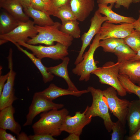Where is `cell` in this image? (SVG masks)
<instances>
[{"mask_svg":"<svg viewBox=\"0 0 140 140\" xmlns=\"http://www.w3.org/2000/svg\"><path fill=\"white\" fill-rule=\"evenodd\" d=\"M89 92L87 90L74 91L59 87L54 83L50 84L47 88L39 92L40 94L46 99L52 101L61 96L72 95L77 97Z\"/></svg>","mask_w":140,"mask_h":140,"instance_id":"17","label":"cell"},{"mask_svg":"<svg viewBox=\"0 0 140 140\" xmlns=\"http://www.w3.org/2000/svg\"><path fill=\"white\" fill-rule=\"evenodd\" d=\"M33 21L29 20L26 22H20L18 25L10 32L0 34V39L10 41L14 44L19 41L26 42L38 34Z\"/></svg>","mask_w":140,"mask_h":140,"instance_id":"9","label":"cell"},{"mask_svg":"<svg viewBox=\"0 0 140 140\" xmlns=\"http://www.w3.org/2000/svg\"><path fill=\"white\" fill-rule=\"evenodd\" d=\"M30 6L35 9L47 13L49 9V5L42 0H31Z\"/></svg>","mask_w":140,"mask_h":140,"instance_id":"32","label":"cell"},{"mask_svg":"<svg viewBox=\"0 0 140 140\" xmlns=\"http://www.w3.org/2000/svg\"><path fill=\"white\" fill-rule=\"evenodd\" d=\"M18 43L31 51L35 56L41 60L46 58L54 60H62L68 54L69 47L59 43L48 46L31 45L23 41Z\"/></svg>","mask_w":140,"mask_h":140,"instance_id":"7","label":"cell"},{"mask_svg":"<svg viewBox=\"0 0 140 140\" xmlns=\"http://www.w3.org/2000/svg\"><path fill=\"white\" fill-rule=\"evenodd\" d=\"M139 12L140 13V10L139 11ZM137 20H138L140 21V15H139V16Z\"/></svg>","mask_w":140,"mask_h":140,"instance_id":"47","label":"cell"},{"mask_svg":"<svg viewBox=\"0 0 140 140\" xmlns=\"http://www.w3.org/2000/svg\"><path fill=\"white\" fill-rule=\"evenodd\" d=\"M125 44L135 52L140 50V32L135 30L131 34L123 39Z\"/></svg>","mask_w":140,"mask_h":140,"instance_id":"30","label":"cell"},{"mask_svg":"<svg viewBox=\"0 0 140 140\" xmlns=\"http://www.w3.org/2000/svg\"><path fill=\"white\" fill-rule=\"evenodd\" d=\"M20 22L6 10L1 11L0 14V34L10 32L16 27Z\"/></svg>","mask_w":140,"mask_h":140,"instance_id":"24","label":"cell"},{"mask_svg":"<svg viewBox=\"0 0 140 140\" xmlns=\"http://www.w3.org/2000/svg\"><path fill=\"white\" fill-rule=\"evenodd\" d=\"M70 0H50V3L49 5V9L48 13L50 11L55 8L62 6L70 3Z\"/></svg>","mask_w":140,"mask_h":140,"instance_id":"33","label":"cell"},{"mask_svg":"<svg viewBox=\"0 0 140 140\" xmlns=\"http://www.w3.org/2000/svg\"><path fill=\"white\" fill-rule=\"evenodd\" d=\"M119 73L126 75L135 84L140 83V60H131L119 64Z\"/></svg>","mask_w":140,"mask_h":140,"instance_id":"18","label":"cell"},{"mask_svg":"<svg viewBox=\"0 0 140 140\" xmlns=\"http://www.w3.org/2000/svg\"><path fill=\"white\" fill-rule=\"evenodd\" d=\"M140 60V50L137 53L135 57L132 60Z\"/></svg>","mask_w":140,"mask_h":140,"instance_id":"44","label":"cell"},{"mask_svg":"<svg viewBox=\"0 0 140 140\" xmlns=\"http://www.w3.org/2000/svg\"><path fill=\"white\" fill-rule=\"evenodd\" d=\"M12 57V51L10 50L8 57L9 74L0 95V110L12 105L13 102L18 99L15 95L14 86L16 74L13 70Z\"/></svg>","mask_w":140,"mask_h":140,"instance_id":"10","label":"cell"},{"mask_svg":"<svg viewBox=\"0 0 140 140\" xmlns=\"http://www.w3.org/2000/svg\"><path fill=\"white\" fill-rule=\"evenodd\" d=\"M119 64L108 61L101 67L98 68L92 74L98 77L102 84L110 86L115 88L118 95L124 96L127 92L122 85L119 79Z\"/></svg>","mask_w":140,"mask_h":140,"instance_id":"4","label":"cell"},{"mask_svg":"<svg viewBox=\"0 0 140 140\" xmlns=\"http://www.w3.org/2000/svg\"><path fill=\"white\" fill-rule=\"evenodd\" d=\"M69 113L65 108L53 109L43 113L40 118L32 126L34 134H46L58 136L62 132L61 127L66 117Z\"/></svg>","mask_w":140,"mask_h":140,"instance_id":"1","label":"cell"},{"mask_svg":"<svg viewBox=\"0 0 140 140\" xmlns=\"http://www.w3.org/2000/svg\"><path fill=\"white\" fill-rule=\"evenodd\" d=\"M118 78L122 85L127 92L135 94L140 100V87L132 82L125 75L120 74Z\"/></svg>","mask_w":140,"mask_h":140,"instance_id":"29","label":"cell"},{"mask_svg":"<svg viewBox=\"0 0 140 140\" xmlns=\"http://www.w3.org/2000/svg\"><path fill=\"white\" fill-rule=\"evenodd\" d=\"M15 108L12 105L0 110V128L8 130L17 135L21 130V127L15 119Z\"/></svg>","mask_w":140,"mask_h":140,"instance_id":"14","label":"cell"},{"mask_svg":"<svg viewBox=\"0 0 140 140\" xmlns=\"http://www.w3.org/2000/svg\"><path fill=\"white\" fill-rule=\"evenodd\" d=\"M98 10L101 14L105 16L107 19V22L113 23L120 24L127 23H133L136 20L131 17L123 16L115 12L112 10L113 5L110 6L98 4Z\"/></svg>","mask_w":140,"mask_h":140,"instance_id":"21","label":"cell"},{"mask_svg":"<svg viewBox=\"0 0 140 140\" xmlns=\"http://www.w3.org/2000/svg\"><path fill=\"white\" fill-rule=\"evenodd\" d=\"M70 4L77 20L82 22L95 7L94 0H71Z\"/></svg>","mask_w":140,"mask_h":140,"instance_id":"16","label":"cell"},{"mask_svg":"<svg viewBox=\"0 0 140 140\" xmlns=\"http://www.w3.org/2000/svg\"><path fill=\"white\" fill-rule=\"evenodd\" d=\"M87 90L91 94L92 102L91 106H87L85 109L86 115L89 117L98 116L102 118L106 129L110 132L113 122L111 119L102 91L92 86L88 87Z\"/></svg>","mask_w":140,"mask_h":140,"instance_id":"3","label":"cell"},{"mask_svg":"<svg viewBox=\"0 0 140 140\" xmlns=\"http://www.w3.org/2000/svg\"><path fill=\"white\" fill-rule=\"evenodd\" d=\"M134 28L135 30L140 32V21L136 20L134 23Z\"/></svg>","mask_w":140,"mask_h":140,"instance_id":"43","label":"cell"},{"mask_svg":"<svg viewBox=\"0 0 140 140\" xmlns=\"http://www.w3.org/2000/svg\"><path fill=\"white\" fill-rule=\"evenodd\" d=\"M132 3V0H116L115 7L116 8H118L123 6L128 9Z\"/></svg>","mask_w":140,"mask_h":140,"instance_id":"36","label":"cell"},{"mask_svg":"<svg viewBox=\"0 0 140 140\" xmlns=\"http://www.w3.org/2000/svg\"><path fill=\"white\" fill-rule=\"evenodd\" d=\"M138 86H139L140 87V83H138Z\"/></svg>","mask_w":140,"mask_h":140,"instance_id":"48","label":"cell"},{"mask_svg":"<svg viewBox=\"0 0 140 140\" xmlns=\"http://www.w3.org/2000/svg\"><path fill=\"white\" fill-rule=\"evenodd\" d=\"M77 20H69L62 23L59 30L73 38H79L81 31L79 25V23Z\"/></svg>","mask_w":140,"mask_h":140,"instance_id":"27","label":"cell"},{"mask_svg":"<svg viewBox=\"0 0 140 140\" xmlns=\"http://www.w3.org/2000/svg\"><path fill=\"white\" fill-rule=\"evenodd\" d=\"M17 138L18 140H30L29 136L24 132H22L17 135Z\"/></svg>","mask_w":140,"mask_h":140,"instance_id":"40","label":"cell"},{"mask_svg":"<svg viewBox=\"0 0 140 140\" xmlns=\"http://www.w3.org/2000/svg\"><path fill=\"white\" fill-rule=\"evenodd\" d=\"M62 60V62L57 65L47 67V71L53 75L64 79L67 84L68 89L74 91L79 90L71 80L68 74V66L69 58L66 57Z\"/></svg>","mask_w":140,"mask_h":140,"instance_id":"19","label":"cell"},{"mask_svg":"<svg viewBox=\"0 0 140 140\" xmlns=\"http://www.w3.org/2000/svg\"><path fill=\"white\" fill-rule=\"evenodd\" d=\"M132 2L134 3H136L140 2V0H132Z\"/></svg>","mask_w":140,"mask_h":140,"instance_id":"46","label":"cell"},{"mask_svg":"<svg viewBox=\"0 0 140 140\" xmlns=\"http://www.w3.org/2000/svg\"><path fill=\"white\" fill-rule=\"evenodd\" d=\"M123 43H125L123 39L109 38L100 40L99 45L105 52L114 53L115 48Z\"/></svg>","mask_w":140,"mask_h":140,"instance_id":"28","label":"cell"},{"mask_svg":"<svg viewBox=\"0 0 140 140\" xmlns=\"http://www.w3.org/2000/svg\"><path fill=\"white\" fill-rule=\"evenodd\" d=\"M0 140H17V138L12 134L7 133L6 130L0 128Z\"/></svg>","mask_w":140,"mask_h":140,"instance_id":"35","label":"cell"},{"mask_svg":"<svg viewBox=\"0 0 140 140\" xmlns=\"http://www.w3.org/2000/svg\"><path fill=\"white\" fill-rule=\"evenodd\" d=\"M0 0V2H2V1H3L6 0Z\"/></svg>","mask_w":140,"mask_h":140,"instance_id":"49","label":"cell"},{"mask_svg":"<svg viewBox=\"0 0 140 140\" xmlns=\"http://www.w3.org/2000/svg\"><path fill=\"white\" fill-rule=\"evenodd\" d=\"M102 92L104 100L111 113L125 126L130 101L125 99L119 98L117 95L116 90L112 87L107 88Z\"/></svg>","mask_w":140,"mask_h":140,"instance_id":"6","label":"cell"},{"mask_svg":"<svg viewBox=\"0 0 140 140\" xmlns=\"http://www.w3.org/2000/svg\"><path fill=\"white\" fill-rule=\"evenodd\" d=\"M23 8H26L30 6L31 0H18Z\"/></svg>","mask_w":140,"mask_h":140,"instance_id":"42","label":"cell"},{"mask_svg":"<svg viewBox=\"0 0 140 140\" xmlns=\"http://www.w3.org/2000/svg\"><path fill=\"white\" fill-rule=\"evenodd\" d=\"M107 20L106 17L102 16L98 10L95 11L90 20V25L89 29L81 36L82 46L74 64L76 65L82 61L83 55L86 48L90 45L93 37L99 33L103 23Z\"/></svg>","mask_w":140,"mask_h":140,"instance_id":"11","label":"cell"},{"mask_svg":"<svg viewBox=\"0 0 140 140\" xmlns=\"http://www.w3.org/2000/svg\"><path fill=\"white\" fill-rule=\"evenodd\" d=\"M64 107L63 104L55 103L46 99L40 95L39 92L35 93L26 116V121L23 126L31 125L35 117L41 113L53 109H59Z\"/></svg>","mask_w":140,"mask_h":140,"instance_id":"8","label":"cell"},{"mask_svg":"<svg viewBox=\"0 0 140 140\" xmlns=\"http://www.w3.org/2000/svg\"><path fill=\"white\" fill-rule=\"evenodd\" d=\"M25 13L33 19L35 24L40 26L52 25L54 22L47 12L35 9L31 6L24 8Z\"/></svg>","mask_w":140,"mask_h":140,"instance_id":"22","label":"cell"},{"mask_svg":"<svg viewBox=\"0 0 140 140\" xmlns=\"http://www.w3.org/2000/svg\"><path fill=\"white\" fill-rule=\"evenodd\" d=\"M127 140H140V128L133 135L128 136L126 138Z\"/></svg>","mask_w":140,"mask_h":140,"instance_id":"38","label":"cell"},{"mask_svg":"<svg viewBox=\"0 0 140 140\" xmlns=\"http://www.w3.org/2000/svg\"><path fill=\"white\" fill-rule=\"evenodd\" d=\"M30 140H56L53 136L46 134H34L29 136Z\"/></svg>","mask_w":140,"mask_h":140,"instance_id":"34","label":"cell"},{"mask_svg":"<svg viewBox=\"0 0 140 140\" xmlns=\"http://www.w3.org/2000/svg\"><path fill=\"white\" fill-rule=\"evenodd\" d=\"M61 25L58 22H55L52 25L40 26L35 25L38 34L35 37L29 39L26 43L32 45L43 44L50 46L53 45L54 42H56L70 46L73 38L59 30Z\"/></svg>","mask_w":140,"mask_h":140,"instance_id":"2","label":"cell"},{"mask_svg":"<svg viewBox=\"0 0 140 140\" xmlns=\"http://www.w3.org/2000/svg\"><path fill=\"white\" fill-rule=\"evenodd\" d=\"M111 140H123L127 133L125 126L118 120L113 122L111 128Z\"/></svg>","mask_w":140,"mask_h":140,"instance_id":"31","label":"cell"},{"mask_svg":"<svg viewBox=\"0 0 140 140\" xmlns=\"http://www.w3.org/2000/svg\"><path fill=\"white\" fill-rule=\"evenodd\" d=\"M0 6L20 22H26L29 20V17L24 12L23 7L18 0H6L0 2Z\"/></svg>","mask_w":140,"mask_h":140,"instance_id":"20","label":"cell"},{"mask_svg":"<svg viewBox=\"0 0 140 140\" xmlns=\"http://www.w3.org/2000/svg\"><path fill=\"white\" fill-rule=\"evenodd\" d=\"M114 53L117 57L118 62L121 64L132 60L137 53L125 43L118 46L115 49Z\"/></svg>","mask_w":140,"mask_h":140,"instance_id":"26","label":"cell"},{"mask_svg":"<svg viewBox=\"0 0 140 140\" xmlns=\"http://www.w3.org/2000/svg\"><path fill=\"white\" fill-rule=\"evenodd\" d=\"M45 3L49 5L50 0H42Z\"/></svg>","mask_w":140,"mask_h":140,"instance_id":"45","label":"cell"},{"mask_svg":"<svg viewBox=\"0 0 140 140\" xmlns=\"http://www.w3.org/2000/svg\"><path fill=\"white\" fill-rule=\"evenodd\" d=\"M80 136L75 133L70 134L66 138L64 139L65 140H79Z\"/></svg>","mask_w":140,"mask_h":140,"instance_id":"41","label":"cell"},{"mask_svg":"<svg viewBox=\"0 0 140 140\" xmlns=\"http://www.w3.org/2000/svg\"><path fill=\"white\" fill-rule=\"evenodd\" d=\"M14 44L19 50L27 56L37 67L41 73L44 83H46L53 80L54 78V75L47 71V67L45 66L42 63L41 59L37 57L33 53H31L24 49L18 43H15Z\"/></svg>","mask_w":140,"mask_h":140,"instance_id":"23","label":"cell"},{"mask_svg":"<svg viewBox=\"0 0 140 140\" xmlns=\"http://www.w3.org/2000/svg\"><path fill=\"white\" fill-rule=\"evenodd\" d=\"M126 120L129 129V136H130L140 128V99L130 101Z\"/></svg>","mask_w":140,"mask_h":140,"instance_id":"15","label":"cell"},{"mask_svg":"<svg viewBox=\"0 0 140 140\" xmlns=\"http://www.w3.org/2000/svg\"><path fill=\"white\" fill-rule=\"evenodd\" d=\"M98 4L107 5L109 4L113 6L116 2V0H97V1Z\"/></svg>","mask_w":140,"mask_h":140,"instance_id":"39","label":"cell"},{"mask_svg":"<svg viewBox=\"0 0 140 140\" xmlns=\"http://www.w3.org/2000/svg\"><path fill=\"white\" fill-rule=\"evenodd\" d=\"M48 13L50 15H53L60 19L62 23L77 20L70 3L55 8L49 11Z\"/></svg>","mask_w":140,"mask_h":140,"instance_id":"25","label":"cell"},{"mask_svg":"<svg viewBox=\"0 0 140 140\" xmlns=\"http://www.w3.org/2000/svg\"><path fill=\"white\" fill-rule=\"evenodd\" d=\"M9 74V72L6 74L0 75V95L2 92L3 89L5 84V82L7 81Z\"/></svg>","mask_w":140,"mask_h":140,"instance_id":"37","label":"cell"},{"mask_svg":"<svg viewBox=\"0 0 140 140\" xmlns=\"http://www.w3.org/2000/svg\"><path fill=\"white\" fill-rule=\"evenodd\" d=\"M86 110L82 113L75 112L73 116L67 115L64 119L61 127L60 130L69 134L75 133L80 136L83 128L91 122L92 118L87 117L86 115Z\"/></svg>","mask_w":140,"mask_h":140,"instance_id":"13","label":"cell"},{"mask_svg":"<svg viewBox=\"0 0 140 140\" xmlns=\"http://www.w3.org/2000/svg\"><path fill=\"white\" fill-rule=\"evenodd\" d=\"M135 30L134 23L116 25L106 21L101 27L99 33L100 38L101 40L109 38L123 39Z\"/></svg>","mask_w":140,"mask_h":140,"instance_id":"12","label":"cell"},{"mask_svg":"<svg viewBox=\"0 0 140 140\" xmlns=\"http://www.w3.org/2000/svg\"><path fill=\"white\" fill-rule=\"evenodd\" d=\"M100 33H98L95 36L88 50L83 54L82 61L72 69L73 73L79 77L80 81H89L90 74L98 68L94 56L96 49L100 47Z\"/></svg>","mask_w":140,"mask_h":140,"instance_id":"5","label":"cell"}]
</instances>
